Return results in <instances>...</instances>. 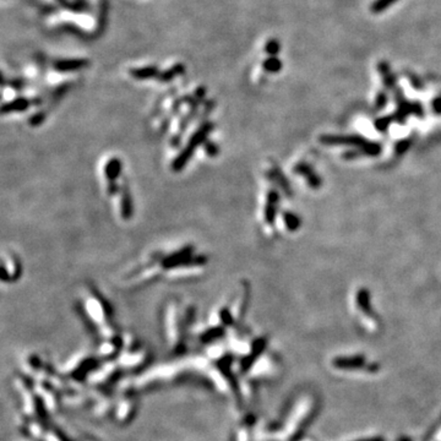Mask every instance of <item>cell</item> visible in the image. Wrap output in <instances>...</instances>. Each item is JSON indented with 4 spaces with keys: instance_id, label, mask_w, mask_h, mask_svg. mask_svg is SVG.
<instances>
[{
    "instance_id": "cell-22",
    "label": "cell",
    "mask_w": 441,
    "mask_h": 441,
    "mask_svg": "<svg viewBox=\"0 0 441 441\" xmlns=\"http://www.w3.org/2000/svg\"><path fill=\"white\" fill-rule=\"evenodd\" d=\"M46 117H47V115H46L45 112L34 113V114H32L31 118L28 119V124H30L31 126H38L46 120Z\"/></svg>"
},
{
    "instance_id": "cell-17",
    "label": "cell",
    "mask_w": 441,
    "mask_h": 441,
    "mask_svg": "<svg viewBox=\"0 0 441 441\" xmlns=\"http://www.w3.org/2000/svg\"><path fill=\"white\" fill-rule=\"evenodd\" d=\"M397 2H399V0H374V2L370 4L369 10L371 14L378 15V14L384 13V11L387 10L388 8L392 7V5L396 4Z\"/></svg>"
},
{
    "instance_id": "cell-10",
    "label": "cell",
    "mask_w": 441,
    "mask_h": 441,
    "mask_svg": "<svg viewBox=\"0 0 441 441\" xmlns=\"http://www.w3.org/2000/svg\"><path fill=\"white\" fill-rule=\"evenodd\" d=\"M161 70L158 66L156 65H146V66H139V68H131L129 70V75L133 79L139 81L157 79Z\"/></svg>"
},
{
    "instance_id": "cell-11",
    "label": "cell",
    "mask_w": 441,
    "mask_h": 441,
    "mask_svg": "<svg viewBox=\"0 0 441 441\" xmlns=\"http://www.w3.org/2000/svg\"><path fill=\"white\" fill-rule=\"evenodd\" d=\"M135 408L136 406L134 400H133L130 396L124 397L117 406V412H115V414H117V419L119 422L126 423L130 418L134 416Z\"/></svg>"
},
{
    "instance_id": "cell-8",
    "label": "cell",
    "mask_w": 441,
    "mask_h": 441,
    "mask_svg": "<svg viewBox=\"0 0 441 441\" xmlns=\"http://www.w3.org/2000/svg\"><path fill=\"white\" fill-rule=\"evenodd\" d=\"M31 104H32L31 98L20 96V97L14 98V100L9 101V102L3 104L2 114L7 115V114H11V113H22L30 108Z\"/></svg>"
},
{
    "instance_id": "cell-1",
    "label": "cell",
    "mask_w": 441,
    "mask_h": 441,
    "mask_svg": "<svg viewBox=\"0 0 441 441\" xmlns=\"http://www.w3.org/2000/svg\"><path fill=\"white\" fill-rule=\"evenodd\" d=\"M213 127L214 125L212 121H205V123H202L201 125L197 127V130H195L193 133V135L189 138L188 144L185 145L184 149L173 159L172 164H170V168H172L173 172L179 173L184 169L185 165L189 163L190 159L193 158L194 152L200 146H204L205 142L208 140V136L212 133Z\"/></svg>"
},
{
    "instance_id": "cell-27",
    "label": "cell",
    "mask_w": 441,
    "mask_h": 441,
    "mask_svg": "<svg viewBox=\"0 0 441 441\" xmlns=\"http://www.w3.org/2000/svg\"><path fill=\"white\" fill-rule=\"evenodd\" d=\"M433 108L436 113H441V97H437L433 102Z\"/></svg>"
},
{
    "instance_id": "cell-14",
    "label": "cell",
    "mask_w": 441,
    "mask_h": 441,
    "mask_svg": "<svg viewBox=\"0 0 441 441\" xmlns=\"http://www.w3.org/2000/svg\"><path fill=\"white\" fill-rule=\"evenodd\" d=\"M185 72V66L184 64L182 63H177L174 64L173 66H170L169 69H167V70H163L159 72V75L157 76V81L162 83H167L170 82V81L175 79L177 76H181Z\"/></svg>"
},
{
    "instance_id": "cell-16",
    "label": "cell",
    "mask_w": 441,
    "mask_h": 441,
    "mask_svg": "<svg viewBox=\"0 0 441 441\" xmlns=\"http://www.w3.org/2000/svg\"><path fill=\"white\" fill-rule=\"evenodd\" d=\"M283 64L277 57H269L262 62V69L270 74H277L282 70Z\"/></svg>"
},
{
    "instance_id": "cell-26",
    "label": "cell",
    "mask_w": 441,
    "mask_h": 441,
    "mask_svg": "<svg viewBox=\"0 0 441 441\" xmlns=\"http://www.w3.org/2000/svg\"><path fill=\"white\" fill-rule=\"evenodd\" d=\"M9 85L13 86L14 90H16V91H19V90H22L26 85V81L24 79H16L13 80L9 82Z\"/></svg>"
},
{
    "instance_id": "cell-3",
    "label": "cell",
    "mask_w": 441,
    "mask_h": 441,
    "mask_svg": "<svg viewBox=\"0 0 441 441\" xmlns=\"http://www.w3.org/2000/svg\"><path fill=\"white\" fill-rule=\"evenodd\" d=\"M98 357L90 355V353H80V355L72 357L68 362L64 363L60 369V374L74 381L83 380L87 375H90V371H95L98 363Z\"/></svg>"
},
{
    "instance_id": "cell-12",
    "label": "cell",
    "mask_w": 441,
    "mask_h": 441,
    "mask_svg": "<svg viewBox=\"0 0 441 441\" xmlns=\"http://www.w3.org/2000/svg\"><path fill=\"white\" fill-rule=\"evenodd\" d=\"M321 142L327 145H338V144H344V145H356V146H362L365 144V140L361 136L357 135H349V136H321Z\"/></svg>"
},
{
    "instance_id": "cell-13",
    "label": "cell",
    "mask_w": 441,
    "mask_h": 441,
    "mask_svg": "<svg viewBox=\"0 0 441 441\" xmlns=\"http://www.w3.org/2000/svg\"><path fill=\"white\" fill-rule=\"evenodd\" d=\"M277 205H278V195L274 190L269 191L268 200H266L265 211H263V218L266 223L272 225L276 218V212H277Z\"/></svg>"
},
{
    "instance_id": "cell-25",
    "label": "cell",
    "mask_w": 441,
    "mask_h": 441,
    "mask_svg": "<svg viewBox=\"0 0 441 441\" xmlns=\"http://www.w3.org/2000/svg\"><path fill=\"white\" fill-rule=\"evenodd\" d=\"M386 102H387V96H386L385 92H380V94L376 96V100H375L376 109L382 108V107L386 104Z\"/></svg>"
},
{
    "instance_id": "cell-19",
    "label": "cell",
    "mask_w": 441,
    "mask_h": 441,
    "mask_svg": "<svg viewBox=\"0 0 441 441\" xmlns=\"http://www.w3.org/2000/svg\"><path fill=\"white\" fill-rule=\"evenodd\" d=\"M283 221L284 223H286V227L288 228L289 231H297L300 226V219L293 213H289V212L284 213Z\"/></svg>"
},
{
    "instance_id": "cell-15",
    "label": "cell",
    "mask_w": 441,
    "mask_h": 441,
    "mask_svg": "<svg viewBox=\"0 0 441 441\" xmlns=\"http://www.w3.org/2000/svg\"><path fill=\"white\" fill-rule=\"evenodd\" d=\"M378 71L380 72V75H381L382 81H384L386 87H390L391 89V87L394 86L396 79H394V75L392 74V71H391L388 63L380 62L378 64Z\"/></svg>"
},
{
    "instance_id": "cell-24",
    "label": "cell",
    "mask_w": 441,
    "mask_h": 441,
    "mask_svg": "<svg viewBox=\"0 0 441 441\" xmlns=\"http://www.w3.org/2000/svg\"><path fill=\"white\" fill-rule=\"evenodd\" d=\"M206 94H207V91H206L205 87L204 86H199L195 90V91H194L193 96H194V97H195L196 101H199V102L201 103L202 101H204V98L206 97Z\"/></svg>"
},
{
    "instance_id": "cell-9",
    "label": "cell",
    "mask_w": 441,
    "mask_h": 441,
    "mask_svg": "<svg viewBox=\"0 0 441 441\" xmlns=\"http://www.w3.org/2000/svg\"><path fill=\"white\" fill-rule=\"evenodd\" d=\"M225 333H226L225 327L219 326V325L212 324L211 326H208L207 329L202 330L201 332L199 333V336H197V338H199V341L201 342V343L211 344V343H216L218 339L223 337Z\"/></svg>"
},
{
    "instance_id": "cell-18",
    "label": "cell",
    "mask_w": 441,
    "mask_h": 441,
    "mask_svg": "<svg viewBox=\"0 0 441 441\" xmlns=\"http://www.w3.org/2000/svg\"><path fill=\"white\" fill-rule=\"evenodd\" d=\"M263 51H265V53L268 54L269 57H277V54L281 52L280 40L276 38H270L268 42H266Z\"/></svg>"
},
{
    "instance_id": "cell-5",
    "label": "cell",
    "mask_w": 441,
    "mask_h": 441,
    "mask_svg": "<svg viewBox=\"0 0 441 441\" xmlns=\"http://www.w3.org/2000/svg\"><path fill=\"white\" fill-rule=\"evenodd\" d=\"M89 59L86 58H72V59H57L52 63V66L57 72L60 74H69V72H76L86 69L90 66Z\"/></svg>"
},
{
    "instance_id": "cell-20",
    "label": "cell",
    "mask_w": 441,
    "mask_h": 441,
    "mask_svg": "<svg viewBox=\"0 0 441 441\" xmlns=\"http://www.w3.org/2000/svg\"><path fill=\"white\" fill-rule=\"evenodd\" d=\"M297 170L298 173H300V174H303L304 177H306V179H307V183H309L310 185H314V187H318L319 185V179L316 178V177L314 175L313 177V173H312V170L309 169V168H307V165H298L297 167Z\"/></svg>"
},
{
    "instance_id": "cell-6",
    "label": "cell",
    "mask_w": 441,
    "mask_h": 441,
    "mask_svg": "<svg viewBox=\"0 0 441 441\" xmlns=\"http://www.w3.org/2000/svg\"><path fill=\"white\" fill-rule=\"evenodd\" d=\"M21 276V262L14 254L3 257V282H14Z\"/></svg>"
},
{
    "instance_id": "cell-23",
    "label": "cell",
    "mask_w": 441,
    "mask_h": 441,
    "mask_svg": "<svg viewBox=\"0 0 441 441\" xmlns=\"http://www.w3.org/2000/svg\"><path fill=\"white\" fill-rule=\"evenodd\" d=\"M46 439H47V441H66L65 435L60 430H58V429H53V430L49 431Z\"/></svg>"
},
{
    "instance_id": "cell-21",
    "label": "cell",
    "mask_w": 441,
    "mask_h": 441,
    "mask_svg": "<svg viewBox=\"0 0 441 441\" xmlns=\"http://www.w3.org/2000/svg\"><path fill=\"white\" fill-rule=\"evenodd\" d=\"M204 150H205L206 155H207L208 157H211V158L216 157V156L219 153L218 145L214 144V142H212V141H208V140L204 144Z\"/></svg>"
},
{
    "instance_id": "cell-7",
    "label": "cell",
    "mask_w": 441,
    "mask_h": 441,
    "mask_svg": "<svg viewBox=\"0 0 441 441\" xmlns=\"http://www.w3.org/2000/svg\"><path fill=\"white\" fill-rule=\"evenodd\" d=\"M120 196V201H119V213L124 221H129L134 213V207H133V199L131 194H130L129 185L125 182L120 185V191L118 194Z\"/></svg>"
},
{
    "instance_id": "cell-2",
    "label": "cell",
    "mask_w": 441,
    "mask_h": 441,
    "mask_svg": "<svg viewBox=\"0 0 441 441\" xmlns=\"http://www.w3.org/2000/svg\"><path fill=\"white\" fill-rule=\"evenodd\" d=\"M206 262L207 257L205 255H194V246L185 245L178 250L159 257L158 265L164 271H173L179 269L204 266Z\"/></svg>"
},
{
    "instance_id": "cell-4",
    "label": "cell",
    "mask_w": 441,
    "mask_h": 441,
    "mask_svg": "<svg viewBox=\"0 0 441 441\" xmlns=\"http://www.w3.org/2000/svg\"><path fill=\"white\" fill-rule=\"evenodd\" d=\"M123 172V163L119 157H112L106 162L103 168L104 178L108 182L107 185V193L109 195H117L120 191V185L117 184V181L121 177Z\"/></svg>"
}]
</instances>
